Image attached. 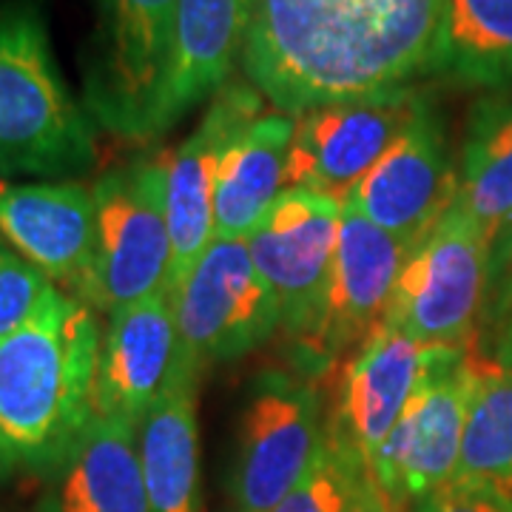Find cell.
<instances>
[{
    "instance_id": "cell-1",
    "label": "cell",
    "mask_w": 512,
    "mask_h": 512,
    "mask_svg": "<svg viewBox=\"0 0 512 512\" xmlns=\"http://www.w3.org/2000/svg\"><path fill=\"white\" fill-rule=\"evenodd\" d=\"M447 0H251L239 66L285 114L430 74Z\"/></svg>"
},
{
    "instance_id": "cell-2",
    "label": "cell",
    "mask_w": 512,
    "mask_h": 512,
    "mask_svg": "<svg viewBox=\"0 0 512 512\" xmlns=\"http://www.w3.org/2000/svg\"><path fill=\"white\" fill-rule=\"evenodd\" d=\"M100 342L97 311L66 291L0 339V441L18 467L46 478L97 419Z\"/></svg>"
},
{
    "instance_id": "cell-3",
    "label": "cell",
    "mask_w": 512,
    "mask_h": 512,
    "mask_svg": "<svg viewBox=\"0 0 512 512\" xmlns=\"http://www.w3.org/2000/svg\"><path fill=\"white\" fill-rule=\"evenodd\" d=\"M94 151L92 114L57 69L40 3H0V174L69 177Z\"/></svg>"
},
{
    "instance_id": "cell-4",
    "label": "cell",
    "mask_w": 512,
    "mask_h": 512,
    "mask_svg": "<svg viewBox=\"0 0 512 512\" xmlns=\"http://www.w3.org/2000/svg\"><path fill=\"white\" fill-rule=\"evenodd\" d=\"M180 0H94L86 111L123 140L160 137Z\"/></svg>"
},
{
    "instance_id": "cell-5",
    "label": "cell",
    "mask_w": 512,
    "mask_h": 512,
    "mask_svg": "<svg viewBox=\"0 0 512 512\" xmlns=\"http://www.w3.org/2000/svg\"><path fill=\"white\" fill-rule=\"evenodd\" d=\"M94 262L83 302L97 313L171 293L163 160H137L92 185Z\"/></svg>"
},
{
    "instance_id": "cell-6",
    "label": "cell",
    "mask_w": 512,
    "mask_h": 512,
    "mask_svg": "<svg viewBox=\"0 0 512 512\" xmlns=\"http://www.w3.org/2000/svg\"><path fill=\"white\" fill-rule=\"evenodd\" d=\"M490 254V239L456 200L407 256L384 322L419 342L467 348L487 302Z\"/></svg>"
},
{
    "instance_id": "cell-7",
    "label": "cell",
    "mask_w": 512,
    "mask_h": 512,
    "mask_svg": "<svg viewBox=\"0 0 512 512\" xmlns=\"http://www.w3.org/2000/svg\"><path fill=\"white\" fill-rule=\"evenodd\" d=\"M251 384L228 490L234 512H271L322 456L328 413L319 387L299 376L268 370Z\"/></svg>"
},
{
    "instance_id": "cell-8",
    "label": "cell",
    "mask_w": 512,
    "mask_h": 512,
    "mask_svg": "<svg viewBox=\"0 0 512 512\" xmlns=\"http://www.w3.org/2000/svg\"><path fill=\"white\" fill-rule=\"evenodd\" d=\"M171 302L185 345L202 367L248 356L282 328L276 293L259 274L248 239L214 237L171 288Z\"/></svg>"
},
{
    "instance_id": "cell-9",
    "label": "cell",
    "mask_w": 512,
    "mask_h": 512,
    "mask_svg": "<svg viewBox=\"0 0 512 512\" xmlns=\"http://www.w3.org/2000/svg\"><path fill=\"white\" fill-rule=\"evenodd\" d=\"M464 356L467 348L419 342L382 322L339 376L328 410V439L370 464L421 384Z\"/></svg>"
},
{
    "instance_id": "cell-10",
    "label": "cell",
    "mask_w": 512,
    "mask_h": 512,
    "mask_svg": "<svg viewBox=\"0 0 512 512\" xmlns=\"http://www.w3.org/2000/svg\"><path fill=\"white\" fill-rule=\"evenodd\" d=\"M427 94L413 86L302 111L293 120L285 183L342 205L416 117Z\"/></svg>"
},
{
    "instance_id": "cell-11",
    "label": "cell",
    "mask_w": 512,
    "mask_h": 512,
    "mask_svg": "<svg viewBox=\"0 0 512 512\" xmlns=\"http://www.w3.org/2000/svg\"><path fill=\"white\" fill-rule=\"evenodd\" d=\"M476 367L478 362L467 353L421 384L370 458V470L390 512L416 510L424 498L456 478Z\"/></svg>"
},
{
    "instance_id": "cell-12",
    "label": "cell",
    "mask_w": 512,
    "mask_h": 512,
    "mask_svg": "<svg viewBox=\"0 0 512 512\" xmlns=\"http://www.w3.org/2000/svg\"><path fill=\"white\" fill-rule=\"evenodd\" d=\"M342 202L308 188L282 191L248 237L259 274L276 293L282 328L308 342L328 296Z\"/></svg>"
},
{
    "instance_id": "cell-13",
    "label": "cell",
    "mask_w": 512,
    "mask_h": 512,
    "mask_svg": "<svg viewBox=\"0 0 512 512\" xmlns=\"http://www.w3.org/2000/svg\"><path fill=\"white\" fill-rule=\"evenodd\" d=\"M202 365L185 345L171 293H157L109 313L100 342L97 416L131 424L188 379H200Z\"/></svg>"
},
{
    "instance_id": "cell-14",
    "label": "cell",
    "mask_w": 512,
    "mask_h": 512,
    "mask_svg": "<svg viewBox=\"0 0 512 512\" xmlns=\"http://www.w3.org/2000/svg\"><path fill=\"white\" fill-rule=\"evenodd\" d=\"M456 194L458 171H453L444 128L427 97L345 205L416 248L456 202Z\"/></svg>"
},
{
    "instance_id": "cell-15",
    "label": "cell",
    "mask_w": 512,
    "mask_h": 512,
    "mask_svg": "<svg viewBox=\"0 0 512 512\" xmlns=\"http://www.w3.org/2000/svg\"><path fill=\"white\" fill-rule=\"evenodd\" d=\"M259 109L262 94L251 83H225L211 97L200 126L163 157L171 288L214 242V197L222 154L239 131L259 117Z\"/></svg>"
},
{
    "instance_id": "cell-16",
    "label": "cell",
    "mask_w": 512,
    "mask_h": 512,
    "mask_svg": "<svg viewBox=\"0 0 512 512\" xmlns=\"http://www.w3.org/2000/svg\"><path fill=\"white\" fill-rule=\"evenodd\" d=\"M410 245L345 205L322 319L302 342L316 365H333L384 322Z\"/></svg>"
},
{
    "instance_id": "cell-17",
    "label": "cell",
    "mask_w": 512,
    "mask_h": 512,
    "mask_svg": "<svg viewBox=\"0 0 512 512\" xmlns=\"http://www.w3.org/2000/svg\"><path fill=\"white\" fill-rule=\"evenodd\" d=\"M0 239L83 299L94 262V194L80 183L0 185Z\"/></svg>"
},
{
    "instance_id": "cell-18",
    "label": "cell",
    "mask_w": 512,
    "mask_h": 512,
    "mask_svg": "<svg viewBox=\"0 0 512 512\" xmlns=\"http://www.w3.org/2000/svg\"><path fill=\"white\" fill-rule=\"evenodd\" d=\"M35 512H154L137 456V424L97 416L46 476Z\"/></svg>"
},
{
    "instance_id": "cell-19",
    "label": "cell",
    "mask_w": 512,
    "mask_h": 512,
    "mask_svg": "<svg viewBox=\"0 0 512 512\" xmlns=\"http://www.w3.org/2000/svg\"><path fill=\"white\" fill-rule=\"evenodd\" d=\"M251 0H180L160 134L211 100L242 57Z\"/></svg>"
},
{
    "instance_id": "cell-20",
    "label": "cell",
    "mask_w": 512,
    "mask_h": 512,
    "mask_svg": "<svg viewBox=\"0 0 512 512\" xmlns=\"http://www.w3.org/2000/svg\"><path fill=\"white\" fill-rule=\"evenodd\" d=\"M291 114H259L222 154L214 197V237L248 239L285 185Z\"/></svg>"
},
{
    "instance_id": "cell-21",
    "label": "cell",
    "mask_w": 512,
    "mask_h": 512,
    "mask_svg": "<svg viewBox=\"0 0 512 512\" xmlns=\"http://www.w3.org/2000/svg\"><path fill=\"white\" fill-rule=\"evenodd\" d=\"M197 390L200 379H188L137 421V456L154 512H202Z\"/></svg>"
},
{
    "instance_id": "cell-22",
    "label": "cell",
    "mask_w": 512,
    "mask_h": 512,
    "mask_svg": "<svg viewBox=\"0 0 512 512\" xmlns=\"http://www.w3.org/2000/svg\"><path fill=\"white\" fill-rule=\"evenodd\" d=\"M456 200L495 245L512 228V100H487L461 148Z\"/></svg>"
},
{
    "instance_id": "cell-23",
    "label": "cell",
    "mask_w": 512,
    "mask_h": 512,
    "mask_svg": "<svg viewBox=\"0 0 512 512\" xmlns=\"http://www.w3.org/2000/svg\"><path fill=\"white\" fill-rule=\"evenodd\" d=\"M430 74L467 86L512 83V0H447Z\"/></svg>"
},
{
    "instance_id": "cell-24",
    "label": "cell",
    "mask_w": 512,
    "mask_h": 512,
    "mask_svg": "<svg viewBox=\"0 0 512 512\" xmlns=\"http://www.w3.org/2000/svg\"><path fill=\"white\" fill-rule=\"evenodd\" d=\"M453 481L512 498V370L478 362Z\"/></svg>"
},
{
    "instance_id": "cell-25",
    "label": "cell",
    "mask_w": 512,
    "mask_h": 512,
    "mask_svg": "<svg viewBox=\"0 0 512 512\" xmlns=\"http://www.w3.org/2000/svg\"><path fill=\"white\" fill-rule=\"evenodd\" d=\"M271 512H390L365 458L328 439L311 473Z\"/></svg>"
},
{
    "instance_id": "cell-26",
    "label": "cell",
    "mask_w": 512,
    "mask_h": 512,
    "mask_svg": "<svg viewBox=\"0 0 512 512\" xmlns=\"http://www.w3.org/2000/svg\"><path fill=\"white\" fill-rule=\"evenodd\" d=\"M60 288L0 239V339L32 322Z\"/></svg>"
},
{
    "instance_id": "cell-27",
    "label": "cell",
    "mask_w": 512,
    "mask_h": 512,
    "mask_svg": "<svg viewBox=\"0 0 512 512\" xmlns=\"http://www.w3.org/2000/svg\"><path fill=\"white\" fill-rule=\"evenodd\" d=\"M512 316V228L498 239L490 254V285L481 322L487 328L498 330Z\"/></svg>"
},
{
    "instance_id": "cell-28",
    "label": "cell",
    "mask_w": 512,
    "mask_h": 512,
    "mask_svg": "<svg viewBox=\"0 0 512 512\" xmlns=\"http://www.w3.org/2000/svg\"><path fill=\"white\" fill-rule=\"evenodd\" d=\"M416 512H512V498L490 487L450 481L439 493L424 498Z\"/></svg>"
},
{
    "instance_id": "cell-29",
    "label": "cell",
    "mask_w": 512,
    "mask_h": 512,
    "mask_svg": "<svg viewBox=\"0 0 512 512\" xmlns=\"http://www.w3.org/2000/svg\"><path fill=\"white\" fill-rule=\"evenodd\" d=\"M493 362L512 370V316L493 333Z\"/></svg>"
},
{
    "instance_id": "cell-30",
    "label": "cell",
    "mask_w": 512,
    "mask_h": 512,
    "mask_svg": "<svg viewBox=\"0 0 512 512\" xmlns=\"http://www.w3.org/2000/svg\"><path fill=\"white\" fill-rule=\"evenodd\" d=\"M15 470H18L15 458H12V453H9V450H6V444L0 441V481H3V478L12 476Z\"/></svg>"
},
{
    "instance_id": "cell-31",
    "label": "cell",
    "mask_w": 512,
    "mask_h": 512,
    "mask_svg": "<svg viewBox=\"0 0 512 512\" xmlns=\"http://www.w3.org/2000/svg\"><path fill=\"white\" fill-rule=\"evenodd\" d=\"M410 512H416V510H410Z\"/></svg>"
}]
</instances>
